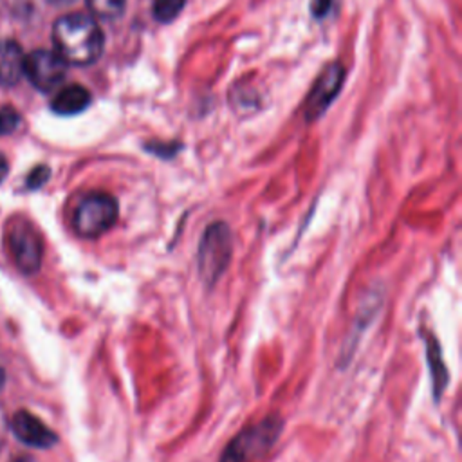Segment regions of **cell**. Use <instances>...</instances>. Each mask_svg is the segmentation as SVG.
Returning <instances> with one entry per match:
<instances>
[{"mask_svg": "<svg viewBox=\"0 0 462 462\" xmlns=\"http://www.w3.org/2000/svg\"><path fill=\"white\" fill-rule=\"evenodd\" d=\"M52 42L65 63L83 67L97 61L103 52L105 36L94 16L70 13L54 22Z\"/></svg>", "mask_w": 462, "mask_h": 462, "instance_id": "cell-1", "label": "cell"}, {"mask_svg": "<svg viewBox=\"0 0 462 462\" xmlns=\"http://www.w3.org/2000/svg\"><path fill=\"white\" fill-rule=\"evenodd\" d=\"M233 256L231 229L226 222L209 224L199 242L197 263L200 280L211 287L226 273Z\"/></svg>", "mask_w": 462, "mask_h": 462, "instance_id": "cell-2", "label": "cell"}, {"mask_svg": "<svg viewBox=\"0 0 462 462\" xmlns=\"http://www.w3.org/2000/svg\"><path fill=\"white\" fill-rule=\"evenodd\" d=\"M282 430L283 422L274 415L242 430L226 446L220 462H253L260 458L276 444Z\"/></svg>", "mask_w": 462, "mask_h": 462, "instance_id": "cell-3", "label": "cell"}, {"mask_svg": "<svg viewBox=\"0 0 462 462\" xmlns=\"http://www.w3.org/2000/svg\"><path fill=\"white\" fill-rule=\"evenodd\" d=\"M117 220V200L108 193H88L74 211V229L85 238L106 233Z\"/></svg>", "mask_w": 462, "mask_h": 462, "instance_id": "cell-4", "label": "cell"}, {"mask_svg": "<svg viewBox=\"0 0 462 462\" xmlns=\"http://www.w3.org/2000/svg\"><path fill=\"white\" fill-rule=\"evenodd\" d=\"M23 74L38 90L51 92L65 79L67 63L60 58L58 52L38 49L25 56Z\"/></svg>", "mask_w": 462, "mask_h": 462, "instance_id": "cell-5", "label": "cell"}, {"mask_svg": "<svg viewBox=\"0 0 462 462\" xmlns=\"http://www.w3.org/2000/svg\"><path fill=\"white\" fill-rule=\"evenodd\" d=\"M9 245L20 271L27 274L38 271L42 263V240L32 227L27 224H16L9 231Z\"/></svg>", "mask_w": 462, "mask_h": 462, "instance_id": "cell-6", "label": "cell"}, {"mask_svg": "<svg viewBox=\"0 0 462 462\" xmlns=\"http://www.w3.org/2000/svg\"><path fill=\"white\" fill-rule=\"evenodd\" d=\"M13 431L23 444L32 448H51L58 442L56 433L25 410H20L13 417Z\"/></svg>", "mask_w": 462, "mask_h": 462, "instance_id": "cell-7", "label": "cell"}, {"mask_svg": "<svg viewBox=\"0 0 462 462\" xmlns=\"http://www.w3.org/2000/svg\"><path fill=\"white\" fill-rule=\"evenodd\" d=\"M343 69L339 65H332L328 67V70L318 79L310 97H309V105H307V114L309 117L319 114L334 97V94L339 90V85L343 81Z\"/></svg>", "mask_w": 462, "mask_h": 462, "instance_id": "cell-8", "label": "cell"}, {"mask_svg": "<svg viewBox=\"0 0 462 462\" xmlns=\"http://www.w3.org/2000/svg\"><path fill=\"white\" fill-rule=\"evenodd\" d=\"M25 56L14 40H0V85H16L23 74Z\"/></svg>", "mask_w": 462, "mask_h": 462, "instance_id": "cell-9", "label": "cell"}, {"mask_svg": "<svg viewBox=\"0 0 462 462\" xmlns=\"http://www.w3.org/2000/svg\"><path fill=\"white\" fill-rule=\"evenodd\" d=\"M90 105V92L81 85L63 87L52 99L51 108L58 116H74Z\"/></svg>", "mask_w": 462, "mask_h": 462, "instance_id": "cell-10", "label": "cell"}, {"mask_svg": "<svg viewBox=\"0 0 462 462\" xmlns=\"http://www.w3.org/2000/svg\"><path fill=\"white\" fill-rule=\"evenodd\" d=\"M426 352H428V363H430V372H431V381H433V392H435V399L439 401L444 388H446V383H448V370H446V365L442 361V356H440V346L437 343L435 337H428L426 341Z\"/></svg>", "mask_w": 462, "mask_h": 462, "instance_id": "cell-11", "label": "cell"}, {"mask_svg": "<svg viewBox=\"0 0 462 462\" xmlns=\"http://www.w3.org/2000/svg\"><path fill=\"white\" fill-rule=\"evenodd\" d=\"M90 13L101 20H114L123 14L125 0H85Z\"/></svg>", "mask_w": 462, "mask_h": 462, "instance_id": "cell-12", "label": "cell"}, {"mask_svg": "<svg viewBox=\"0 0 462 462\" xmlns=\"http://www.w3.org/2000/svg\"><path fill=\"white\" fill-rule=\"evenodd\" d=\"M186 0H153V16L155 20L168 23L182 11Z\"/></svg>", "mask_w": 462, "mask_h": 462, "instance_id": "cell-13", "label": "cell"}, {"mask_svg": "<svg viewBox=\"0 0 462 462\" xmlns=\"http://www.w3.org/2000/svg\"><path fill=\"white\" fill-rule=\"evenodd\" d=\"M18 125H20V114L14 108L11 106L0 108V135L11 134Z\"/></svg>", "mask_w": 462, "mask_h": 462, "instance_id": "cell-14", "label": "cell"}, {"mask_svg": "<svg viewBox=\"0 0 462 462\" xmlns=\"http://www.w3.org/2000/svg\"><path fill=\"white\" fill-rule=\"evenodd\" d=\"M49 175H51V170H49L45 164H40V166L32 168L31 173L27 175V188L36 189V188L43 186V184L47 182Z\"/></svg>", "mask_w": 462, "mask_h": 462, "instance_id": "cell-15", "label": "cell"}, {"mask_svg": "<svg viewBox=\"0 0 462 462\" xmlns=\"http://www.w3.org/2000/svg\"><path fill=\"white\" fill-rule=\"evenodd\" d=\"M330 5H332V0H312L310 9H312L314 16H325L327 11L330 9Z\"/></svg>", "mask_w": 462, "mask_h": 462, "instance_id": "cell-16", "label": "cell"}, {"mask_svg": "<svg viewBox=\"0 0 462 462\" xmlns=\"http://www.w3.org/2000/svg\"><path fill=\"white\" fill-rule=\"evenodd\" d=\"M7 171H9V164H7V159H5V155H4V153H0V182L5 179Z\"/></svg>", "mask_w": 462, "mask_h": 462, "instance_id": "cell-17", "label": "cell"}, {"mask_svg": "<svg viewBox=\"0 0 462 462\" xmlns=\"http://www.w3.org/2000/svg\"><path fill=\"white\" fill-rule=\"evenodd\" d=\"M51 4H54V5H67V4H72V2H76V0H49Z\"/></svg>", "mask_w": 462, "mask_h": 462, "instance_id": "cell-18", "label": "cell"}, {"mask_svg": "<svg viewBox=\"0 0 462 462\" xmlns=\"http://www.w3.org/2000/svg\"><path fill=\"white\" fill-rule=\"evenodd\" d=\"M4 383H5V372L0 368V390H2V386H4Z\"/></svg>", "mask_w": 462, "mask_h": 462, "instance_id": "cell-19", "label": "cell"}]
</instances>
